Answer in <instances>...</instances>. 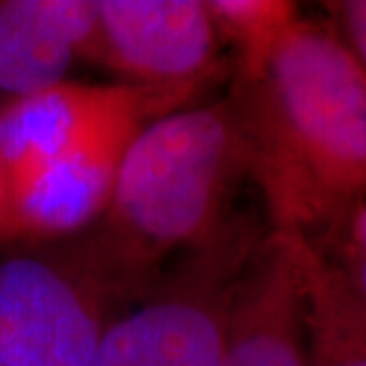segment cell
I'll list each match as a JSON object with an SVG mask.
<instances>
[{"label": "cell", "mask_w": 366, "mask_h": 366, "mask_svg": "<svg viewBox=\"0 0 366 366\" xmlns=\"http://www.w3.org/2000/svg\"><path fill=\"white\" fill-rule=\"evenodd\" d=\"M271 230L326 240L366 197V69L332 25L297 19L228 94Z\"/></svg>", "instance_id": "6da1fadb"}, {"label": "cell", "mask_w": 366, "mask_h": 366, "mask_svg": "<svg viewBox=\"0 0 366 366\" xmlns=\"http://www.w3.org/2000/svg\"><path fill=\"white\" fill-rule=\"evenodd\" d=\"M247 175L249 153L230 98L179 108L134 134L102 218L66 242L117 303L141 300L167 259L220 232Z\"/></svg>", "instance_id": "7a4b0ae2"}, {"label": "cell", "mask_w": 366, "mask_h": 366, "mask_svg": "<svg viewBox=\"0 0 366 366\" xmlns=\"http://www.w3.org/2000/svg\"><path fill=\"white\" fill-rule=\"evenodd\" d=\"M262 236L234 218L110 320L90 366H220L236 281Z\"/></svg>", "instance_id": "3957f363"}, {"label": "cell", "mask_w": 366, "mask_h": 366, "mask_svg": "<svg viewBox=\"0 0 366 366\" xmlns=\"http://www.w3.org/2000/svg\"><path fill=\"white\" fill-rule=\"evenodd\" d=\"M114 305L66 240L19 244L0 259V365L90 366Z\"/></svg>", "instance_id": "277c9868"}, {"label": "cell", "mask_w": 366, "mask_h": 366, "mask_svg": "<svg viewBox=\"0 0 366 366\" xmlns=\"http://www.w3.org/2000/svg\"><path fill=\"white\" fill-rule=\"evenodd\" d=\"M98 64L175 110L220 71V37L206 0H96Z\"/></svg>", "instance_id": "5b68a950"}, {"label": "cell", "mask_w": 366, "mask_h": 366, "mask_svg": "<svg viewBox=\"0 0 366 366\" xmlns=\"http://www.w3.org/2000/svg\"><path fill=\"white\" fill-rule=\"evenodd\" d=\"M155 118L149 110L117 118L11 185L9 244H53L90 230L110 204L127 147Z\"/></svg>", "instance_id": "8992f818"}, {"label": "cell", "mask_w": 366, "mask_h": 366, "mask_svg": "<svg viewBox=\"0 0 366 366\" xmlns=\"http://www.w3.org/2000/svg\"><path fill=\"white\" fill-rule=\"evenodd\" d=\"M137 110H149L157 117L175 112L165 98L129 84L88 86L66 79L11 98L0 106L9 192L29 173L86 143L108 122Z\"/></svg>", "instance_id": "52a82bcc"}, {"label": "cell", "mask_w": 366, "mask_h": 366, "mask_svg": "<svg viewBox=\"0 0 366 366\" xmlns=\"http://www.w3.org/2000/svg\"><path fill=\"white\" fill-rule=\"evenodd\" d=\"M220 366H305L300 267L277 230L262 236L236 281Z\"/></svg>", "instance_id": "ba28073f"}, {"label": "cell", "mask_w": 366, "mask_h": 366, "mask_svg": "<svg viewBox=\"0 0 366 366\" xmlns=\"http://www.w3.org/2000/svg\"><path fill=\"white\" fill-rule=\"evenodd\" d=\"M98 55L96 0H0V92L11 98L66 81Z\"/></svg>", "instance_id": "9c48e42d"}, {"label": "cell", "mask_w": 366, "mask_h": 366, "mask_svg": "<svg viewBox=\"0 0 366 366\" xmlns=\"http://www.w3.org/2000/svg\"><path fill=\"white\" fill-rule=\"evenodd\" d=\"M281 234L300 267L305 366H366V305L352 283L322 247L297 232Z\"/></svg>", "instance_id": "30bf717a"}, {"label": "cell", "mask_w": 366, "mask_h": 366, "mask_svg": "<svg viewBox=\"0 0 366 366\" xmlns=\"http://www.w3.org/2000/svg\"><path fill=\"white\" fill-rule=\"evenodd\" d=\"M216 33L234 49L236 79L249 81L264 64L289 26L300 19V9L287 0H206Z\"/></svg>", "instance_id": "8fae6325"}, {"label": "cell", "mask_w": 366, "mask_h": 366, "mask_svg": "<svg viewBox=\"0 0 366 366\" xmlns=\"http://www.w3.org/2000/svg\"><path fill=\"white\" fill-rule=\"evenodd\" d=\"M330 244H336V257L326 252L338 262L354 291L366 305V197L344 218L338 230L327 238Z\"/></svg>", "instance_id": "7c38bea8"}, {"label": "cell", "mask_w": 366, "mask_h": 366, "mask_svg": "<svg viewBox=\"0 0 366 366\" xmlns=\"http://www.w3.org/2000/svg\"><path fill=\"white\" fill-rule=\"evenodd\" d=\"M326 6L332 14V26L366 69V0L330 2Z\"/></svg>", "instance_id": "4fadbf2b"}, {"label": "cell", "mask_w": 366, "mask_h": 366, "mask_svg": "<svg viewBox=\"0 0 366 366\" xmlns=\"http://www.w3.org/2000/svg\"><path fill=\"white\" fill-rule=\"evenodd\" d=\"M9 175L2 153V134H0V247L9 244Z\"/></svg>", "instance_id": "5bb4252c"}, {"label": "cell", "mask_w": 366, "mask_h": 366, "mask_svg": "<svg viewBox=\"0 0 366 366\" xmlns=\"http://www.w3.org/2000/svg\"><path fill=\"white\" fill-rule=\"evenodd\" d=\"M0 366H2V365H0Z\"/></svg>", "instance_id": "9a60e30c"}]
</instances>
